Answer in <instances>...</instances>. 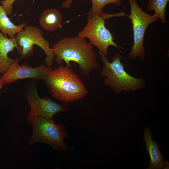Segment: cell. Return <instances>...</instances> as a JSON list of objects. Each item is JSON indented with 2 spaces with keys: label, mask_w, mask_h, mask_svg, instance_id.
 Here are the masks:
<instances>
[{
  "label": "cell",
  "mask_w": 169,
  "mask_h": 169,
  "mask_svg": "<svg viewBox=\"0 0 169 169\" xmlns=\"http://www.w3.org/2000/svg\"><path fill=\"white\" fill-rule=\"evenodd\" d=\"M86 38L79 36L65 37L52 46L55 61L59 64L63 61L66 66L71 67V61L77 63L81 74L88 77L98 64L97 56L93 46L87 42Z\"/></svg>",
  "instance_id": "cell-1"
},
{
  "label": "cell",
  "mask_w": 169,
  "mask_h": 169,
  "mask_svg": "<svg viewBox=\"0 0 169 169\" xmlns=\"http://www.w3.org/2000/svg\"><path fill=\"white\" fill-rule=\"evenodd\" d=\"M44 80L52 95L64 103L80 100L88 93L84 84L70 67L62 65L52 70Z\"/></svg>",
  "instance_id": "cell-2"
},
{
  "label": "cell",
  "mask_w": 169,
  "mask_h": 169,
  "mask_svg": "<svg viewBox=\"0 0 169 169\" xmlns=\"http://www.w3.org/2000/svg\"><path fill=\"white\" fill-rule=\"evenodd\" d=\"M120 53L115 54L110 62L106 55L98 52L104 64L101 72V76L105 77L104 85L109 86L118 93L134 91L145 87L146 82L142 78L135 77L125 71Z\"/></svg>",
  "instance_id": "cell-3"
},
{
  "label": "cell",
  "mask_w": 169,
  "mask_h": 169,
  "mask_svg": "<svg viewBox=\"0 0 169 169\" xmlns=\"http://www.w3.org/2000/svg\"><path fill=\"white\" fill-rule=\"evenodd\" d=\"M26 118L33 130L29 137L28 145L44 143L49 145L58 151L68 150L64 140L69 136L65 131L64 125L56 124L52 119L40 116L30 117L27 115Z\"/></svg>",
  "instance_id": "cell-4"
},
{
  "label": "cell",
  "mask_w": 169,
  "mask_h": 169,
  "mask_svg": "<svg viewBox=\"0 0 169 169\" xmlns=\"http://www.w3.org/2000/svg\"><path fill=\"white\" fill-rule=\"evenodd\" d=\"M87 15V23L78 36L88 39L90 45L97 47L106 55L110 46L123 49L114 42V38L105 26V20L111 17L110 13L102 12L99 14L88 13Z\"/></svg>",
  "instance_id": "cell-5"
},
{
  "label": "cell",
  "mask_w": 169,
  "mask_h": 169,
  "mask_svg": "<svg viewBox=\"0 0 169 169\" xmlns=\"http://www.w3.org/2000/svg\"><path fill=\"white\" fill-rule=\"evenodd\" d=\"M131 9L130 15H126L131 20L132 24L133 43L128 54L131 59L139 57L143 60L145 57L143 40L146 30L148 26L158 19L154 14L151 15L144 11L138 4L137 0H127Z\"/></svg>",
  "instance_id": "cell-6"
},
{
  "label": "cell",
  "mask_w": 169,
  "mask_h": 169,
  "mask_svg": "<svg viewBox=\"0 0 169 169\" xmlns=\"http://www.w3.org/2000/svg\"><path fill=\"white\" fill-rule=\"evenodd\" d=\"M20 49L19 58H27L33 54V45L40 47L45 53L46 65L51 66L53 64L54 55L53 50L50 47L49 42L43 35L41 29L36 26L27 25L15 37Z\"/></svg>",
  "instance_id": "cell-7"
},
{
  "label": "cell",
  "mask_w": 169,
  "mask_h": 169,
  "mask_svg": "<svg viewBox=\"0 0 169 169\" xmlns=\"http://www.w3.org/2000/svg\"><path fill=\"white\" fill-rule=\"evenodd\" d=\"M26 98L30 107L27 115L30 117L40 116L52 119L55 114L68 110L69 108L65 103L59 104L48 98H42L38 95L36 87H33L27 95Z\"/></svg>",
  "instance_id": "cell-8"
},
{
  "label": "cell",
  "mask_w": 169,
  "mask_h": 169,
  "mask_svg": "<svg viewBox=\"0 0 169 169\" xmlns=\"http://www.w3.org/2000/svg\"><path fill=\"white\" fill-rule=\"evenodd\" d=\"M19 59V57H17L0 78L3 85L25 78L44 80L52 70L51 66L43 64L35 67L20 65L18 64Z\"/></svg>",
  "instance_id": "cell-9"
},
{
  "label": "cell",
  "mask_w": 169,
  "mask_h": 169,
  "mask_svg": "<svg viewBox=\"0 0 169 169\" xmlns=\"http://www.w3.org/2000/svg\"><path fill=\"white\" fill-rule=\"evenodd\" d=\"M151 128L148 126L143 131V140L150 157L149 166L147 169H168L169 163L163 159V155L158 147V143L152 140L150 133Z\"/></svg>",
  "instance_id": "cell-10"
},
{
  "label": "cell",
  "mask_w": 169,
  "mask_h": 169,
  "mask_svg": "<svg viewBox=\"0 0 169 169\" xmlns=\"http://www.w3.org/2000/svg\"><path fill=\"white\" fill-rule=\"evenodd\" d=\"M16 48L18 53L20 49L15 37L8 38L0 31V73L3 74L15 59L9 58L8 54Z\"/></svg>",
  "instance_id": "cell-11"
},
{
  "label": "cell",
  "mask_w": 169,
  "mask_h": 169,
  "mask_svg": "<svg viewBox=\"0 0 169 169\" xmlns=\"http://www.w3.org/2000/svg\"><path fill=\"white\" fill-rule=\"evenodd\" d=\"M63 17L56 9L51 8L44 11L41 14L39 22L43 29L49 32H54L60 28Z\"/></svg>",
  "instance_id": "cell-12"
},
{
  "label": "cell",
  "mask_w": 169,
  "mask_h": 169,
  "mask_svg": "<svg viewBox=\"0 0 169 169\" xmlns=\"http://www.w3.org/2000/svg\"><path fill=\"white\" fill-rule=\"evenodd\" d=\"M27 25L25 23L18 25L14 24L8 17L3 8L0 5V31L5 36L7 37L8 35L10 38H13Z\"/></svg>",
  "instance_id": "cell-13"
},
{
  "label": "cell",
  "mask_w": 169,
  "mask_h": 169,
  "mask_svg": "<svg viewBox=\"0 0 169 169\" xmlns=\"http://www.w3.org/2000/svg\"><path fill=\"white\" fill-rule=\"evenodd\" d=\"M147 4L148 10L154 11V14L159 19L162 24L166 23L165 9L169 0H148Z\"/></svg>",
  "instance_id": "cell-14"
},
{
  "label": "cell",
  "mask_w": 169,
  "mask_h": 169,
  "mask_svg": "<svg viewBox=\"0 0 169 169\" xmlns=\"http://www.w3.org/2000/svg\"><path fill=\"white\" fill-rule=\"evenodd\" d=\"M92 4L91 9L89 13L99 14L101 13L104 7L106 5L114 4L117 6L121 5L123 0H91Z\"/></svg>",
  "instance_id": "cell-15"
},
{
  "label": "cell",
  "mask_w": 169,
  "mask_h": 169,
  "mask_svg": "<svg viewBox=\"0 0 169 169\" xmlns=\"http://www.w3.org/2000/svg\"><path fill=\"white\" fill-rule=\"evenodd\" d=\"M16 0H1L0 4L8 15H10L12 12L13 4Z\"/></svg>",
  "instance_id": "cell-16"
},
{
  "label": "cell",
  "mask_w": 169,
  "mask_h": 169,
  "mask_svg": "<svg viewBox=\"0 0 169 169\" xmlns=\"http://www.w3.org/2000/svg\"><path fill=\"white\" fill-rule=\"evenodd\" d=\"M74 0H66L63 2L61 4V7L63 8H69L72 3Z\"/></svg>",
  "instance_id": "cell-17"
},
{
  "label": "cell",
  "mask_w": 169,
  "mask_h": 169,
  "mask_svg": "<svg viewBox=\"0 0 169 169\" xmlns=\"http://www.w3.org/2000/svg\"><path fill=\"white\" fill-rule=\"evenodd\" d=\"M3 85L2 82L0 79V90L1 89L2 86Z\"/></svg>",
  "instance_id": "cell-18"
}]
</instances>
